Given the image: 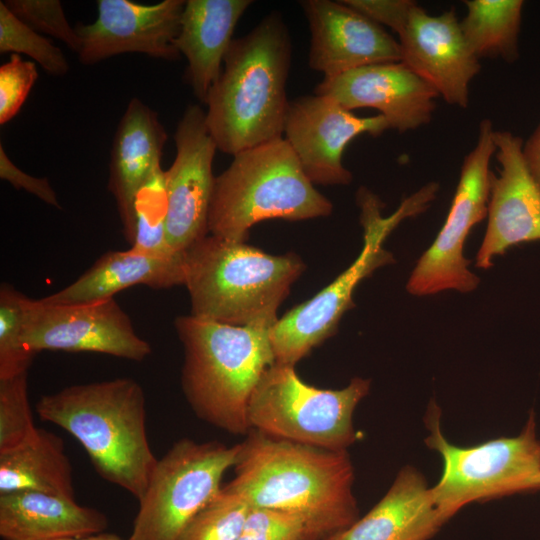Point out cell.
Segmentation results:
<instances>
[{
    "label": "cell",
    "mask_w": 540,
    "mask_h": 540,
    "mask_svg": "<svg viewBox=\"0 0 540 540\" xmlns=\"http://www.w3.org/2000/svg\"><path fill=\"white\" fill-rule=\"evenodd\" d=\"M467 14L460 21L465 40L478 57H500L513 62L519 56L523 1L469 0Z\"/></svg>",
    "instance_id": "26"
},
{
    "label": "cell",
    "mask_w": 540,
    "mask_h": 540,
    "mask_svg": "<svg viewBox=\"0 0 540 540\" xmlns=\"http://www.w3.org/2000/svg\"><path fill=\"white\" fill-rule=\"evenodd\" d=\"M27 298L8 283L0 286V379L28 372L35 357L24 342Z\"/></svg>",
    "instance_id": "28"
},
{
    "label": "cell",
    "mask_w": 540,
    "mask_h": 540,
    "mask_svg": "<svg viewBox=\"0 0 540 540\" xmlns=\"http://www.w3.org/2000/svg\"><path fill=\"white\" fill-rule=\"evenodd\" d=\"M184 347L181 384L195 414L233 434L251 431L248 405L264 372L275 363L271 328L235 326L178 316Z\"/></svg>",
    "instance_id": "4"
},
{
    "label": "cell",
    "mask_w": 540,
    "mask_h": 540,
    "mask_svg": "<svg viewBox=\"0 0 540 540\" xmlns=\"http://www.w3.org/2000/svg\"><path fill=\"white\" fill-rule=\"evenodd\" d=\"M444 523L423 475L406 466L365 516L326 540H429Z\"/></svg>",
    "instance_id": "22"
},
{
    "label": "cell",
    "mask_w": 540,
    "mask_h": 540,
    "mask_svg": "<svg viewBox=\"0 0 540 540\" xmlns=\"http://www.w3.org/2000/svg\"><path fill=\"white\" fill-rule=\"evenodd\" d=\"M107 517L75 498L35 491L0 495L3 540H64L104 532Z\"/></svg>",
    "instance_id": "23"
},
{
    "label": "cell",
    "mask_w": 540,
    "mask_h": 540,
    "mask_svg": "<svg viewBox=\"0 0 540 540\" xmlns=\"http://www.w3.org/2000/svg\"><path fill=\"white\" fill-rule=\"evenodd\" d=\"M300 4L311 33L309 66L325 78L367 65L402 61L399 42L343 1L305 0Z\"/></svg>",
    "instance_id": "19"
},
{
    "label": "cell",
    "mask_w": 540,
    "mask_h": 540,
    "mask_svg": "<svg viewBox=\"0 0 540 540\" xmlns=\"http://www.w3.org/2000/svg\"><path fill=\"white\" fill-rule=\"evenodd\" d=\"M0 178L9 182L16 189H23L46 204L61 208L57 195L46 178L33 177L19 169L7 156L0 144Z\"/></svg>",
    "instance_id": "36"
},
{
    "label": "cell",
    "mask_w": 540,
    "mask_h": 540,
    "mask_svg": "<svg viewBox=\"0 0 540 540\" xmlns=\"http://www.w3.org/2000/svg\"><path fill=\"white\" fill-rule=\"evenodd\" d=\"M290 62L289 32L277 12L233 39L205 102L206 123L220 151L234 156L282 138Z\"/></svg>",
    "instance_id": "2"
},
{
    "label": "cell",
    "mask_w": 540,
    "mask_h": 540,
    "mask_svg": "<svg viewBox=\"0 0 540 540\" xmlns=\"http://www.w3.org/2000/svg\"><path fill=\"white\" fill-rule=\"evenodd\" d=\"M166 210L163 170L159 169L137 195L131 249L164 259L175 258L185 253L175 251L168 242Z\"/></svg>",
    "instance_id": "27"
},
{
    "label": "cell",
    "mask_w": 540,
    "mask_h": 540,
    "mask_svg": "<svg viewBox=\"0 0 540 540\" xmlns=\"http://www.w3.org/2000/svg\"><path fill=\"white\" fill-rule=\"evenodd\" d=\"M522 154L531 176L540 187V123L523 144Z\"/></svg>",
    "instance_id": "37"
},
{
    "label": "cell",
    "mask_w": 540,
    "mask_h": 540,
    "mask_svg": "<svg viewBox=\"0 0 540 540\" xmlns=\"http://www.w3.org/2000/svg\"><path fill=\"white\" fill-rule=\"evenodd\" d=\"M398 35L401 62L432 85L447 103L466 108L469 84L481 66L455 11L431 16L415 3Z\"/></svg>",
    "instance_id": "17"
},
{
    "label": "cell",
    "mask_w": 540,
    "mask_h": 540,
    "mask_svg": "<svg viewBox=\"0 0 540 540\" xmlns=\"http://www.w3.org/2000/svg\"><path fill=\"white\" fill-rule=\"evenodd\" d=\"M24 342L35 355L44 350L96 352L136 362L146 359L152 350L114 298L50 304L28 297Z\"/></svg>",
    "instance_id": "12"
},
{
    "label": "cell",
    "mask_w": 540,
    "mask_h": 540,
    "mask_svg": "<svg viewBox=\"0 0 540 540\" xmlns=\"http://www.w3.org/2000/svg\"><path fill=\"white\" fill-rule=\"evenodd\" d=\"M238 540H326V536L300 513L251 506Z\"/></svg>",
    "instance_id": "32"
},
{
    "label": "cell",
    "mask_w": 540,
    "mask_h": 540,
    "mask_svg": "<svg viewBox=\"0 0 540 540\" xmlns=\"http://www.w3.org/2000/svg\"><path fill=\"white\" fill-rule=\"evenodd\" d=\"M185 283V253L170 259L149 256L133 249L108 251L74 282L41 300L74 304L114 298L129 287L145 285L164 289Z\"/></svg>",
    "instance_id": "24"
},
{
    "label": "cell",
    "mask_w": 540,
    "mask_h": 540,
    "mask_svg": "<svg viewBox=\"0 0 540 540\" xmlns=\"http://www.w3.org/2000/svg\"><path fill=\"white\" fill-rule=\"evenodd\" d=\"M332 209L282 137L235 154L215 178L208 232L245 242L249 229L260 221L305 220L327 216Z\"/></svg>",
    "instance_id": "6"
},
{
    "label": "cell",
    "mask_w": 540,
    "mask_h": 540,
    "mask_svg": "<svg viewBox=\"0 0 540 540\" xmlns=\"http://www.w3.org/2000/svg\"><path fill=\"white\" fill-rule=\"evenodd\" d=\"M234 469L226 486L250 506L300 513L326 539L359 519L347 450L301 444L252 429L240 443Z\"/></svg>",
    "instance_id": "1"
},
{
    "label": "cell",
    "mask_w": 540,
    "mask_h": 540,
    "mask_svg": "<svg viewBox=\"0 0 540 540\" xmlns=\"http://www.w3.org/2000/svg\"><path fill=\"white\" fill-rule=\"evenodd\" d=\"M345 4L374 22L392 28L397 34L404 27L411 8L410 0H344Z\"/></svg>",
    "instance_id": "35"
},
{
    "label": "cell",
    "mask_w": 540,
    "mask_h": 540,
    "mask_svg": "<svg viewBox=\"0 0 540 540\" xmlns=\"http://www.w3.org/2000/svg\"><path fill=\"white\" fill-rule=\"evenodd\" d=\"M303 268L294 254L275 256L244 242L205 236L185 251L191 315L272 328L279 305Z\"/></svg>",
    "instance_id": "5"
},
{
    "label": "cell",
    "mask_w": 540,
    "mask_h": 540,
    "mask_svg": "<svg viewBox=\"0 0 540 540\" xmlns=\"http://www.w3.org/2000/svg\"><path fill=\"white\" fill-rule=\"evenodd\" d=\"M370 381L354 378L338 390L305 383L294 366L274 363L262 375L248 405L251 430L301 444L347 450L357 440L353 413Z\"/></svg>",
    "instance_id": "8"
},
{
    "label": "cell",
    "mask_w": 540,
    "mask_h": 540,
    "mask_svg": "<svg viewBox=\"0 0 540 540\" xmlns=\"http://www.w3.org/2000/svg\"><path fill=\"white\" fill-rule=\"evenodd\" d=\"M314 93L334 99L349 111L376 109L390 128L401 133L428 124L439 95L403 62L372 64L324 77Z\"/></svg>",
    "instance_id": "18"
},
{
    "label": "cell",
    "mask_w": 540,
    "mask_h": 540,
    "mask_svg": "<svg viewBox=\"0 0 540 540\" xmlns=\"http://www.w3.org/2000/svg\"><path fill=\"white\" fill-rule=\"evenodd\" d=\"M38 78V71L31 61H24L18 54L0 67V124L11 120L20 110Z\"/></svg>",
    "instance_id": "34"
},
{
    "label": "cell",
    "mask_w": 540,
    "mask_h": 540,
    "mask_svg": "<svg viewBox=\"0 0 540 540\" xmlns=\"http://www.w3.org/2000/svg\"><path fill=\"white\" fill-rule=\"evenodd\" d=\"M64 540H130V539L129 538L128 539H123V538L119 537L116 534L102 532V533H98V534H94V535H89V536H86V537L73 538V539H64Z\"/></svg>",
    "instance_id": "38"
},
{
    "label": "cell",
    "mask_w": 540,
    "mask_h": 540,
    "mask_svg": "<svg viewBox=\"0 0 540 540\" xmlns=\"http://www.w3.org/2000/svg\"><path fill=\"white\" fill-rule=\"evenodd\" d=\"M72 467L62 439L38 428L24 444L0 452V495L35 491L74 498Z\"/></svg>",
    "instance_id": "25"
},
{
    "label": "cell",
    "mask_w": 540,
    "mask_h": 540,
    "mask_svg": "<svg viewBox=\"0 0 540 540\" xmlns=\"http://www.w3.org/2000/svg\"><path fill=\"white\" fill-rule=\"evenodd\" d=\"M240 443L183 438L157 461L133 522L130 540H178L189 522L221 489Z\"/></svg>",
    "instance_id": "10"
},
{
    "label": "cell",
    "mask_w": 540,
    "mask_h": 540,
    "mask_svg": "<svg viewBox=\"0 0 540 540\" xmlns=\"http://www.w3.org/2000/svg\"><path fill=\"white\" fill-rule=\"evenodd\" d=\"M493 140L500 170L491 177L487 228L475 260L484 270L510 247L540 240V187L524 162L523 141L495 130Z\"/></svg>",
    "instance_id": "16"
},
{
    "label": "cell",
    "mask_w": 540,
    "mask_h": 540,
    "mask_svg": "<svg viewBox=\"0 0 540 540\" xmlns=\"http://www.w3.org/2000/svg\"><path fill=\"white\" fill-rule=\"evenodd\" d=\"M250 507L242 496L222 486L178 540H238Z\"/></svg>",
    "instance_id": "29"
},
{
    "label": "cell",
    "mask_w": 540,
    "mask_h": 540,
    "mask_svg": "<svg viewBox=\"0 0 540 540\" xmlns=\"http://www.w3.org/2000/svg\"><path fill=\"white\" fill-rule=\"evenodd\" d=\"M251 0H188L174 41L187 59L186 77L194 95L206 102L218 80L240 17Z\"/></svg>",
    "instance_id": "21"
},
{
    "label": "cell",
    "mask_w": 540,
    "mask_h": 540,
    "mask_svg": "<svg viewBox=\"0 0 540 540\" xmlns=\"http://www.w3.org/2000/svg\"><path fill=\"white\" fill-rule=\"evenodd\" d=\"M5 6L37 32L55 37L78 54L80 38L71 27L58 0H6Z\"/></svg>",
    "instance_id": "33"
},
{
    "label": "cell",
    "mask_w": 540,
    "mask_h": 540,
    "mask_svg": "<svg viewBox=\"0 0 540 540\" xmlns=\"http://www.w3.org/2000/svg\"><path fill=\"white\" fill-rule=\"evenodd\" d=\"M184 0L140 4L129 0H98L96 20L75 27L80 38L79 61L92 65L123 53H142L174 61L180 57L174 41Z\"/></svg>",
    "instance_id": "15"
},
{
    "label": "cell",
    "mask_w": 540,
    "mask_h": 540,
    "mask_svg": "<svg viewBox=\"0 0 540 540\" xmlns=\"http://www.w3.org/2000/svg\"><path fill=\"white\" fill-rule=\"evenodd\" d=\"M493 134L491 121L482 120L476 145L463 160L447 218L407 281L411 295L427 296L446 290L469 293L478 287L480 279L469 269L464 246L471 229L488 214L493 174L490 161L496 152Z\"/></svg>",
    "instance_id": "11"
},
{
    "label": "cell",
    "mask_w": 540,
    "mask_h": 540,
    "mask_svg": "<svg viewBox=\"0 0 540 540\" xmlns=\"http://www.w3.org/2000/svg\"><path fill=\"white\" fill-rule=\"evenodd\" d=\"M40 419L71 434L96 472L140 500L158 459L146 429L145 395L132 378L71 385L43 395Z\"/></svg>",
    "instance_id": "3"
},
{
    "label": "cell",
    "mask_w": 540,
    "mask_h": 540,
    "mask_svg": "<svg viewBox=\"0 0 540 540\" xmlns=\"http://www.w3.org/2000/svg\"><path fill=\"white\" fill-rule=\"evenodd\" d=\"M437 182H429L405 198L390 216L381 213L384 204L366 188L357 193L363 247L355 261L332 283L308 301L278 319L270 330L275 363L295 366L315 346L334 334L343 314L353 306L357 285L376 269L393 263L383 247L389 234L404 219L423 213L436 198Z\"/></svg>",
    "instance_id": "7"
},
{
    "label": "cell",
    "mask_w": 540,
    "mask_h": 540,
    "mask_svg": "<svg viewBox=\"0 0 540 540\" xmlns=\"http://www.w3.org/2000/svg\"><path fill=\"white\" fill-rule=\"evenodd\" d=\"M176 156L163 171L167 200L166 232L170 246L185 252L207 236L215 184L212 171L217 145L199 105H189L178 122Z\"/></svg>",
    "instance_id": "13"
},
{
    "label": "cell",
    "mask_w": 540,
    "mask_h": 540,
    "mask_svg": "<svg viewBox=\"0 0 540 540\" xmlns=\"http://www.w3.org/2000/svg\"><path fill=\"white\" fill-rule=\"evenodd\" d=\"M28 395V372L0 379V452L16 448L37 433Z\"/></svg>",
    "instance_id": "31"
},
{
    "label": "cell",
    "mask_w": 540,
    "mask_h": 540,
    "mask_svg": "<svg viewBox=\"0 0 540 540\" xmlns=\"http://www.w3.org/2000/svg\"><path fill=\"white\" fill-rule=\"evenodd\" d=\"M387 129L380 114L358 117L334 99L314 94L289 101L283 133L312 183L345 185L352 181L342 162L348 143L360 134L376 136Z\"/></svg>",
    "instance_id": "14"
},
{
    "label": "cell",
    "mask_w": 540,
    "mask_h": 540,
    "mask_svg": "<svg viewBox=\"0 0 540 540\" xmlns=\"http://www.w3.org/2000/svg\"><path fill=\"white\" fill-rule=\"evenodd\" d=\"M166 141L167 133L156 111L132 98L115 131L108 180L129 243L134 235L137 195L161 169Z\"/></svg>",
    "instance_id": "20"
},
{
    "label": "cell",
    "mask_w": 540,
    "mask_h": 540,
    "mask_svg": "<svg viewBox=\"0 0 540 540\" xmlns=\"http://www.w3.org/2000/svg\"><path fill=\"white\" fill-rule=\"evenodd\" d=\"M431 422L426 442L443 459L442 476L431 493L445 522L472 502L540 490V441L533 413L519 435L472 447L451 444L437 420Z\"/></svg>",
    "instance_id": "9"
},
{
    "label": "cell",
    "mask_w": 540,
    "mask_h": 540,
    "mask_svg": "<svg viewBox=\"0 0 540 540\" xmlns=\"http://www.w3.org/2000/svg\"><path fill=\"white\" fill-rule=\"evenodd\" d=\"M0 52L25 54L55 76H64L69 71L61 49L18 19L3 1H0Z\"/></svg>",
    "instance_id": "30"
}]
</instances>
